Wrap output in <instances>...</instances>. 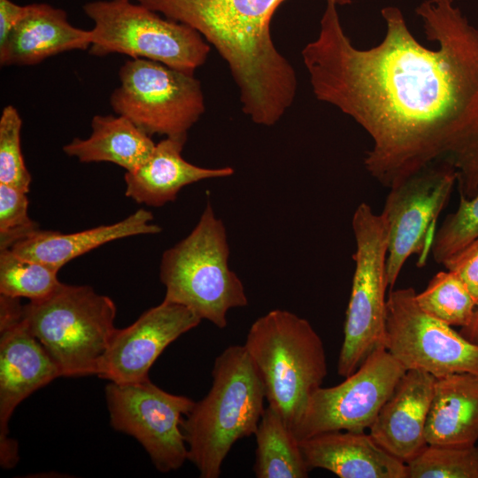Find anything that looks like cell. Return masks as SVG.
I'll return each instance as SVG.
<instances>
[{
  "instance_id": "ac0fdd59",
  "label": "cell",
  "mask_w": 478,
  "mask_h": 478,
  "mask_svg": "<svg viewBox=\"0 0 478 478\" xmlns=\"http://www.w3.org/2000/svg\"><path fill=\"white\" fill-rule=\"evenodd\" d=\"M91 30L73 26L67 13L45 3L25 5V12L7 39L0 44V65L34 66L75 50H87Z\"/></svg>"
},
{
  "instance_id": "cb8c5ba5",
  "label": "cell",
  "mask_w": 478,
  "mask_h": 478,
  "mask_svg": "<svg viewBox=\"0 0 478 478\" xmlns=\"http://www.w3.org/2000/svg\"><path fill=\"white\" fill-rule=\"evenodd\" d=\"M415 299L426 313L451 327L468 325L477 307L463 281L449 270L438 272Z\"/></svg>"
},
{
  "instance_id": "2e32d148",
  "label": "cell",
  "mask_w": 478,
  "mask_h": 478,
  "mask_svg": "<svg viewBox=\"0 0 478 478\" xmlns=\"http://www.w3.org/2000/svg\"><path fill=\"white\" fill-rule=\"evenodd\" d=\"M436 379L406 370L368 429L382 448L405 464L428 445L425 428Z\"/></svg>"
},
{
  "instance_id": "4316f807",
  "label": "cell",
  "mask_w": 478,
  "mask_h": 478,
  "mask_svg": "<svg viewBox=\"0 0 478 478\" xmlns=\"http://www.w3.org/2000/svg\"><path fill=\"white\" fill-rule=\"evenodd\" d=\"M477 238L478 194L471 198L459 196L458 208L435 233L430 251L435 261L443 265Z\"/></svg>"
},
{
  "instance_id": "e0dca14e",
  "label": "cell",
  "mask_w": 478,
  "mask_h": 478,
  "mask_svg": "<svg viewBox=\"0 0 478 478\" xmlns=\"http://www.w3.org/2000/svg\"><path fill=\"white\" fill-rule=\"evenodd\" d=\"M298 443L309 470L326 469L340 478H407L406 464L365 431H329Z\"/></svg>"
},
{
  "instance_id": "ffe728a7",
  "label": "cell",
  "mask_w": 478,
  "mask_h": 478,
  "mask_svg": "<svg viewBox=\"0 0 478 478\" xmlns=\"http://www.w3.org/2000/svg\"><path fill=\"white\" fill-rule=\"evenodd\" d=\"M152 213L141 208L116 223L79 232L65 234L37 229L16 243L11 250L21 257L59 271L71 260L107 243L134 235L160 233L161 227L152 223Z\"/></svg>"
},
{
  "instance_id": "7402d4cb",
  "label": "cell",
  "mask_w": 478,
  "mask_h": 478,
  "mask_svg": "<svg viewBox=\"0 0 478 478\" xmlns=\"http://www.w3.org/2000/svg\"><path fill=\"white\" fill-rule=\"evenodd\" d=\"M92 132L86 139L73 138L64 152L80 162H110L133 172L150 156L156 143L127 118L95 115Z\"/></svg>"
},
{
  "instance_id": "d4e9b609",
  "label": "cell",
  "mask_w": 478,
  "mask_h": 478,
  "mask_svg": "<svg viewBox=\"0 0 478 478\" xmlns=\"http://www.w3.org/2000/svg\"><path fill=\"white\" fill-rule=\"evenodd\" d=\"M58 271L41 262L21 257L11 249L0 251V295L37 301L61 285Z\"/></svg>"
},
{
  "instance_id": "8fae6325",
  "label": "cell",
  "mask_w": 478,
  "mask_h": 478,
  "mask_svg": "<svg viewBox=\"0 0 478 478\" xmlns=\"http://www.w3.org/2000/svg\"><path fill=\"white\" fill-rule=\"evenodd\" d=\"M105 397L112 427L135 438L157 470L169 473L188 460L181 421L195 405L192 399L163 390L149 377L130 383L109 382Z\"/></svg>"
},
{
  "instance_id": "4fadbf2b",
  "label": "cell",
  "mask_w": 478,
  "mask_h": 478,
  "mask_svg": "<svg viewBox=\"0 0 478 478\" xmlns=\"http://www.w3.org/2000/svg\"><path fill=\"white\" fill-rule=\"evenodd\" d=\"M457 184L450 165L436 163L389 188L381 212L388 228L386 284L393 289L407 258L426 259L431 250L435 225Z\"/></svg>"
},
{
  "instance_id": "484cf974",
  "label": "cell",
  "mask_w": 478,
  "mask_h": 478,
  "mask_svg": "<svg viewBox=\"0 0 478 478\" xmlns=\"http://www.w3.org/2000/svg\"><path fill=\"white\" fill-rule=\"evenodd\" d=\"M406 468L407 478H478V447L428 444Z\"/></svg>"
},
{
  "instance_id": "5b68a950",
  "label": "cell",
  "mask_w": 478,
  "mask_h": 478,
  "mask_svg": "<svg viewBox=\"0 0 478 478\" xmlns=\"http://www.w3.org/2000/svg\"><path fill=\"white\" fill-rule=\"evenodd\" d=\"M224 223L207 203L191 232L162 255L159 279L163 300L181 305L219 328L230 309L248 305L244 286L228 266Z\"/></svg>"
},
{
  "instance_id": "ba28073f",
  "label": "cell",
  "mask_w": 478,
  "mask_h": 478,
  "mask_svg": "<svg viewBox=\"0 0 478 478\" xmlns=\"http://www.w3.org/2000/svg\"><path fill=\"white\" fill-rule=\"evenodd\" d=\"M355 269L345 314L337 373L351 374L375 350L385 348L388 228L382 214L361 203L351 220Z\"/></svg>"
},
{
  "instance_id": "4dcf8cb0",
  "label": "cell",
  "mask_w": 478,
  "mask_h": 478,
  "mask_svg": "<svg viewBox=\"0 0 478 478\" xmlns=\"http://www.w3.org/2000/svg\"><path fill=\"white\" fill-rule=\"evenodd\" d=\"M24 12L25 5H19L12 0H0V44L7 39Z\"/></svg>"
},
{
  "instance_id": "52a82bcc",
  "label": "cell",
  "mask_w": 478,
  "mask_h": 478,
  "mask_svg": "<svg viewBox=\"0 0 478 478\" xmlns=\"http://www.w3.org/2000/svg\"><path fill=\"white\" fill-rule=\"evenodd\" d=\"M93 21L91 55L118 53L164 64L194 75L211 47L194 28L130 0H97L83 5Z\"/></svg>"
},
{
  "instance_id": "7c38bea8",
  "label": "cell",
  "mask_w": 478,
  "mask_h": 478,
  "mask_svg": "<svg viewBox=\"0 0 478 478\" xmlns=\"http://www.w3.org/2000/svg\"><path fill=\"white\" fill-rule=\"evenodd\" d=\"M406 369L386 350L373 351L341 383L318 388L293 434L297 441L337 430L369 429Z\"/></svg>"
},
{
  "instance_id": "83f0119b",
  "label": "cell",
  "mask_w": 478,
  "mask_h": 478,
  "mask_svg": "<svg viewBox=\"0 0 478 478\" xmlns=\"http://www.w3.org/2000/svg\"><path fill=\"white\" fill-rule=\"evenodd\" d=\"M22 120L18 110L6 105L0 116V183L29 191L32 176L21 151Z\"/></svg>"
},
{
  "instance_id": "3957f363",
  "label": "cell",
  "mask_w": 478,
  "mask_h": 478,
  "mask_svg": "<svg viewBox=\"0 0 478 478\" xmlns=\"http://www.w3.org/2000/svg\"><path fill=\"white\" fill-rule=\"evenodd\" d=\"M208 393L181 421L188 460L201 478H218L233 445L254 435L264 412L262 379L244 345H230L213 364Z\"/></svg>"
},
{
  "instance_id": "d6986e66",
  "label": "cell",
  "mask_w": 478,
  "mask_h": 478,
  "mask_svg": "<svg viewBox=\"0 0 478 478\" xmlns=\"http://www.w3.org/2000/svg\"><path fill=\"white\" fill-rule=\"evenodd\" d=\"M186 140L166 137L157 143L142 166L133 172H126L125 195L138 204L159 207L174 201L185 186L234 174L231 166L206 168L185 160L181 151Z\"/></svg>"
},
{
  "instance_id": "7a4b0ae2",
  "label": "cell",
  "mask_w": 478,
  "mask_h": 478,
  "mask_svg": "<svg viewBox=\"0 0 478 478\" xmlns=\"http://www.w3.org/2000/svg\"><path fill=\"white\" fill-rule=\"evenodd\" d=\"M135 1L194 28L218 50L239 89L243 112L255 124L274 126L294 103L297 74L270 31L271 19L285 0Z\"/></svg>"
},
{
  "instance_id": "f546056e",
  "label": "cell",
  "mask_w": 478,
  "mask_h": 478,
  "mask_svg": "<svg viewBox=\"0 0 478 478\" xmlns=\"http://www.w3.org/2000/svg\"><path fill=\"white\" fill-rule=\"evenodd\" d=\"M443 265L459 276L478 306V238Z\"/></svg>"
},
{
  "instance_id": "8992f818",
  "label": "cell",
  "mask_w": 478,
  "mask_h": 478,
  "mask_svg": "<svg viewBox=\"0 0 478 478\" xmlns=\"http://www.w3.org/2000/svg\"><path fill=\"white\" fill-rule=\"evenodd\" d=\"M116 305L88 285H61L23 305V320L57 366L60 376L97 375L117 330Z\"/></svg>"
},
{
  "instance_id": "5bb4252c",
  "label": "cell",
  "mask_w": 478,
  "mask_h": 478,
  "mask_svg": "<svg viewBox=\"0 0 478 478\" xmlns=\"http://www.w3.org/2000/svg\"><path fill=\"white\" fill-rule=\"evenodd\" d=\"M52 358L23 320L19 298L0 295V464L19 461L17 443L8 437L15 408L29 395L59 377Z\"/></svg>"
},
{
  "instance_id": "277c9868",
  "label": "cell",
  "mask_w": 478,
  "mask_h": 478,
  "mask_svg": "<svg viewBox=\"0 0 478 478\" xmlns=\"http://www.w3.org/2000/svg\"><path fill=\"white\" fill-rule=\"evenodd\" d=\"M243 345L262 379L268 405L292 430L328 374L320 336L307 320L274 309L251 324Z\"/></svg>"
},
{
  "instance_id": "1f68e13d",
  "label": "cell",
  "mask_w": 478,
  "mask_h": 478,
  "mask_svg": "<svg viewBox=\"0 0 478 478\" xmlns=\"http://www.w3.org/2000/svg\"><path fill=\"white\" fill-rule=\"evenodd\" d=\"M460 335L470 343L478 345V306L476 307L470 323L459 331Z\"/></svg>"
},
{
  "instance_id": "9a60e30c",
  "label": "cell",
  "mask_w": 478,
  "mask_h": 478,
  "mask_svg": "<svg viewBox=\"0 0 478 478\" xmlns=\"http://www.w3.org/2000/svg\"><path fill=\"white\" fill-rule=\"evenodd\" d=\"M201 320L189 308L163 300L128 327L117 328L100 361L97 376L115 383L148 378L163 351Z\"/></svg>"
},
{
  "instance_id": "30bf717a",
  "label": "cell",
  "mask_w": 478,
  "mask_h": 478,
  "mask_svg": "<svg viewBox=\"0 0 478 478\" xmlns=\"http://www.w3.org/2000/svg\"><path fill=\"white\" fill-rule=\"evenodd\" d=\"M413 288L391 289L386 300V350L406 369L436 378L478 374V345L418 305Z\"/></svg>"
},
{
  "instance_id": "6da1fadb",
  "label": "cell",
  "mask_w": 478,
  "mask_h": 478,
  "mask_svg": "<svg viewBox=\"0 0 478 478\" xmlns=\"http://www.w3.org/2000/svg\"><path fill=\"white\" fill-rule=\"evenodd\" d=\"M415 12L435 49L416 40L399 8L386 6L383 39L364 50L327 2L303 62L315 97L370 136L364 165L379 183L391 188L444 163L457 173L459 196L471 198L478 194V28L454 0H424Z\"/></svg>"
},
{
  "instance_id": "9c48e42d",
  "label": "cell",
  "mask_w": 478,
  "mask_h": 478,
  "mask_svg": "<svg viewBox=\"0 0 478 478\" xmlns=\"http://www.w3.org/2000/svg\"><path fill=\"white\" fill-rule=\"evenodd\" d=\"M120 85L110 96L116 114L149 135L187 138L204 112V96L194 75L159 62L132 58L119 71Z\"/></svg>"
},
{
  "instance_id": "603a6c76",
  "label": "cell",
  "mask_w": 478,
  "mask_h": 478,
  "mask_svg": "<svg viewBox=\"0 0 478 478\" xmlns=\"http://www.w3.org/2000/svg\"><path fill=\"white\" fill-rule=\"evenodd\" d=\"M257 443L253 471L258 478H305L309 468L299 443L280 413L265 408L254 433Z\"/></svg>"
},
{
  "instance_id": "f1b7e54d",
  "label": "cell",
  "mask_w": 478,
  "mask_h": 478,
  "mask_svg": "<svg viewBox=\"0 0 478 478\" xmlns=\"http://www.w3.org/2000/svg\"><path fill=\"white\" fill-rule=\"evenodd\" d=\"M27 192L0 183V251L11 249L16 243L39 229L28 216Z\"/></svg>"
},
{
  "instance_id": "44dd1931",
  "label": "cell",
  "mask_w": 478,
  "mask_h": 478,
  "mask_svg": "<svg viewBox=\"0 0 478 478\" xmlns=\"http://www.w3.org/2000/svg\"><path fill=\"white\" fill-rule=\"evenodd\" d=\"M428 444L473 446L478 441V374L436 378L425 428Z\"/></svg>"
}]
</instances>
